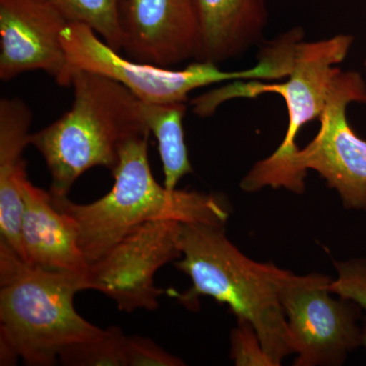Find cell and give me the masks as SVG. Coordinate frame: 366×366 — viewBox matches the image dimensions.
<instances>
[{
  "label": "cell",
  "instance_id": "obj_21",
  "mask_svg": "<svg viewBox=\"0 0 366 366\" xmlns=\"http://www.w3.org/2000/svg\"><path fill=\"white\" fill-rule=\"evenodd\" d=\"M365 71H366V56H365Z\"/></svg>",
  "mask_w": 366,
  "mask_h": 366
},
{
  "label": "cell",
  "instance_id": "obj_11",
  "mask_svg": "<svg viewBox=\"0 0 366 366\" xmlns=\"http://www.w3.org/2000/svg\"><path fill=\"white\" fill-rule=\"evenodd\" d=\"M122 51L134 61L172 67L196 59L199 28L194 0H127Z\"/></svg>",
  "mask_w": 366,
  "mask_h": 366
},
{
  "label": "cell",
  "instance_id": "obj_3",
  "mask_svg": "<svg viewBox=\"0 0 366 366\" xmlns=\"http://www.w3.org/2000/svg\"><path fill=\"white\" fill-rule=\"evenodd\" d=\"M84 290L85 274L31 266L0 239V365H54L66 347L101 336L74 308Z\"/></svg>",
  "mask_w": 366,
  "mask_h": 366
},
{
  "label": "cell",
  "instance_id": "obj_18",
  "mask_svg": "<svg viewBox=\"0 0 366 366\" xmlns=\"http://www.w3.org/2000/svg\"><path fill=\"white\" fill-rule=\"evenodd\" d=\"M338 278L330 283V291L343 300L352 301L366 312V257L336 262ZM362 344L366 348V330L362 334Z\"/></svg>",
  "mask_w": 366,
  "mask_h": 366
},
{
  "label": "cell",
  "instance_id": "obj_12",
  "mask_svg": "<svg viewBox=\"0 0 366 366\" xmlns=\"http://www.w3.org/2000/svg\"><path fill=\"white\" fill-rule=\"evenodd\" d=\"M21 238L24 262L48 271L86 274L89 262L71 218L55 208L50 192L26 179L23 187Z\"/></svg>",
  "mask_w": 366,
  "mask_h": 366
},
{
  "label": "cell",
  "instance_id": "obj_1",
  "mask_svg": "<svg viewBox=\"0 0 366 366\" xmlns=\"http://www.w3.org/2000/svg\"><path fill=\"white\" fill-rule=\"evenodd\" d=\"M150 134L132 137L122 147L119 161L112 172L114 184L104 197L81 204L69 197L52 196L55 208L76 225L79 245L89 264L98 261L120 240L151 221L216 226H225L227 222V207L213 194L170 190L159 184L149 163Z\"/></svg>",
  "mask_w": 366,
  "mask_h": 366
},
{
  "label": "cell",
  "instance_id": "obj_13",
  "mask_svg": "<svg viewBox=\"0 0 366 366\" xmlns=\"http://www.w3.org/2000/svg\"><path fill=\"white\" fill-rule=\"evenodd\" d=\"M197 61L220 64L259 44L269 23L266 0H194Z\"/></svg>",
  "mask_w": 366,
  "mask_h": 366
},
{
  "label": "cell",
  "instance_id": "obj_17",
  "mask_svg": "<svg viewBox=\"0 0 366 366\" xmlns=\"http://www.w3.org/2000/svg\"><path fill=\"white\" fill-rule=\"evenodd\" d=\"M124 339L122 330L112 326L98 338L66 347L59 361L66 366H124Z\"/></svg>",
  "mask_w": 366,
  "mask_h": 366
},
{
  "label": "cell",
  "instance_id": "obj_14",
  "mask_svg": "<svg viewBox=\"0 0 366 366\" xmlns=\"http://www.w3.org/2000/svg\"><path fill=\"white\" fill-rule=\"evenodd\" d=\"M32 112L19 98L0 100V239L24 261L21 227L24 183L28 179L24 151L30 144Z\"/></svg>",
  "mask_w": 366,
  "mask_h": 366
},
{
  "label": "cell",
  "instance_id": "obj_6",
  "mask_svg": "<svg viewBox=\"0 0 366 366\" xmlns=\"http://www.w3.org/2000/svg\"><path fill=\"white\" fill-rule=\"evenodd\" d=\"M61 41L74 71L81 69L113 79L147 103L187 102L197 89L236 79H284L292 60L290 44L281 38L264 46L257 66L236 71H222L218 64L197 60L182 69L134 61L122 56L81 24H69Z\"/></svg>",
  "mask_w": 366,
  "mask_h": 366
},
{
  "label": "cell",
  "instance_id": "obj_16",
  "mask_svg": "<svg viewBox=\"0 0 366 366\" xmlns=\"http://www.w3.org/2000/svg\"><path fill=\"white\" fill-rule=\"evenodd\" d=\"M69 24L91 28L106 44L122 51V11L127 0H49Z\"/></svg>",
  "mask_w": 366,
  "mask_h": 366
},
{
  "label": "cell",
  "instance_id": "obj_8",
  "mask_svg": "<svg viewBox=\"0 0 366 366\" xmlns=\"http://www.w3.org/2000/svg\"><path fill=\"white\" fill-rule=\"evenodd\" d=\"M331 281L324 274L296 276L285 269L279 279V298L298 355L296 366L341 365L362 344L357 308L331 297Z\"/></svg>",
  "mask_w": 366,
  "mask_h": 366
},
{
  "label": "cell",
  "instance_id": "obj_10",
  "mask_svg": "<svg viewBox=\"0 0 366 366\" xmlns=\"http://www.w3.org/2000/svg\"><path fill=\"white\" fill-rule=\"evenodd\" d=\"M69 24L49 0H0V79L41 71L71 86L74 69L61 41Z\"/></svg>",
  "mask_w": 366,
  "mask_h": 366
},
{
  "label": "cell",
  "instance_id": "obj_4",
  "mask_svg": "<svg viewBox=\"0 0 366 366\" xmlns=\"http://www.w3.org/2000/svg\"><path fill=\"white\" fill-rule=\"evenodd\" d=\"M74 103L51 124L33 132L30 144L39 151L51 177L53 197H69L86 171H114L122 147L149 132L139 112V99L117 81L76 69Z\"/></svg>",
  "mask_w": 366,
  "mask_h": 366
},
{
  "label": "cell",
  "instance_id": "obj_9",
  "mask_svg": "<svg viewBox=\"0 0 366 366\" xmlns=\"http://www.w3.org/2000/svg\"><path fill=\"white\" fill-rule=\"evenodd\" d=\"M182 223L151 221L117 243L86 272L88 290H96L114 301L120 312L154 310L167 293L157 288L158 269L182 257L179 235Z\"/></svg>",
  "mask_w": 366,
  "mask_h": 366
},
{
  "label": "cell",
  "instance_id": "obj_20",
  "mask_svg": "<svg viewBox=\"0 0 366 366\" xmlns=\"http://www.w3.org/2000/svg\"><path fill=\"white\" fill-rule=\"evenodd\" d=\"M180 358L166 352L151 339L125 336L124 366H182Z\"/></svg>",
  "mask_w": 366,
  "mask_h": 366
},
{
  "label": "cell",
  "instance_id": "obj_7",
  "mask_svg": "<svg viewBox=\"0 0 366 366\" xmlns=\"http://www.w3.org/2000/svg\"><path fill=\"white\" fill-rule=\"evenodd\" d=\"M366 104V83L357 71L340 72L319 117L317 136L269 178L267 187L305 192L308 171L319 173L336 189L346 209L366 211V141L353 131L347 108Z\"/></svg>",
  "mask_w": 366,
  "mask_h": 366
},
{
  "label": "cell",
  "instance_id": "obj_5",
  "mask_svg": "<svg viewBox=\"0 0 366 366\" xmlns=\"http://www.w3.org/2000/svg\"><path fill=\"white\" fill-rule=\"evenodd\" d=\"M353 40V36L346 34L312 42L301 40L296 44L286 81L264 84L261 79H236L192 101V112L199 117H212L221 105L234 99L277 94L285 101L288 115L285 137L272 155L254 164L243 177L240 187L244 192L267 187L269 178L300 149L296 137L305 124L319 119L326 108L342 71L338 66L348 56Z\"/></svg>",
  "mask_w": 366,
  "mask_h": 366
},
{
  "label": "cell",
  "instance_id": "obj_15",
  "mask_svg": "<svg viewBox=\"0 0 366 366\" xmlns=\"http://www.w3.org/2000/svg\"><path fill=\"white\" fill-rule=\"evenodd\" d=\"M137 106L142 122L158 143L164 187L177 189L180 179L194 172L183 129L187 105L185 102L147 103L139 100Z\"/></svg>",
  "mask_w": 366,
  "mask_h": 366
},
{
  "label": "cell",
  "instance_id": "obj_2",
  "mask_svg": "<svg viewBox=\"0 0 366 366\" xmlns=\"http://www.w3.org/2000/svg\"><path fill=\"white\" fill-rule=\"evenodd\" d=\"M179 249L182 259L174 262L175 268L187 274L192 285L185 292L167 290V295L189 308L203 296L225 303L238 320L254 327L274 366L295 353L279 298L284 269L243 254L228 239L224 226L182 223Z\"/></svg>",
  "mask_w": 366,
  "mask_h": 366
},
{
  "label": "cell",
  "instance_id": "obj_19",
  "mask_svg": "<svg viewBox=\"0 0 366 366\" xmlns=\"http://www.w3.org/2000/svg\"><path fill=\"white\" fill-rule=\"evenodd\" d=\"M231 358L238 366H274L254 327L244 320H238V326L231 333Z\"/></svg>",
  "mask_w": 366,
  "mask_h": 366
}]
</instances>
